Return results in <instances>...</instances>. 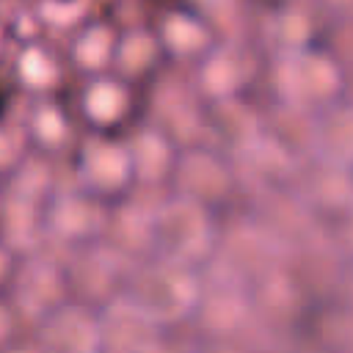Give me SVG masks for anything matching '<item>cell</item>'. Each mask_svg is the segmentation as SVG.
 <instances>
[{
    "label": "cell",
    "instance_id": "33",
    "mask_svg": "<svg viewBox=\"0 0 353 353\" xmlns=\"http://www.w3.org/2000/svg\"><path fill=\"white\" fill-rule=\"evenodd\" d=\"M19 77L30 85V88H47L58 80V66L52 63V58L41 50V47H28L19 55Z\"/></svg>",
    "mask_w": 353,
    "mask_h": 353
},
{
    "label": "cell",
    "instance_id": "4",
    "mask_svg": "<svg viewBox=\"0 0 353 353\" xmlns=\"http://www.w3.org/2000/svg\"><path fill=\"white\" fill-rule=\"evenodd\" d=\"M138 259H130L108 240L74 245L63 262V279L72 301L102 309L121 295L124 281Z\"/></svg>",
    "mask_w": 353,
    "mask_h": 353
},
{
    "label": "cell",
    "instance_id": "12",
    "mask_svg": "<svg viewBox=\"0 0 353 353\" xmlns=\"http://www.w3.org/2000/svg\"><path fill=\"white\" fill-rule=\"evenodd\" d=\"M165 325L149 317L124 295L99 309V350L110 353H149L165 347Z\"/></svg>",
    "mask_w": 353,
    "mask_h": 353
},
{
    "label": "cell",
    "instance_id": "9",
    "mask_svg": "<svg viewBox=\"0 0 353 353\" xmlns=\"http://www.w3.org/2000/svg\"><path fill=\"white\" fill-rule=\"evenodd\" d=\"M248 306L268 334H290L303 323L312 303L281 265L248 284Z\"/></svg>",
    "mask_w": 353,
    "mask_h": 353
},
{
    "label": "cell",
    "instance_id": "1",
    "mask_svg": "<svg viewBox=\"0 0 353 353\" xmlns=\"http://www.w3.org/2000/svg\"><path fill=\"white\" fill-rule=\"evenodd\" d=\"M199 292H201L199 270L163 256H154L146 262L138 259L121 290L127 301H132L160 325H174L190 317L196 309Z\"/></svg>",
    "mask_w": 353,
    "mask_h": 353
},
{
    "label": "cell",
    "instance_id": "3",
    "mask_svg": "<svg viewBox=\"0 0 353 353\" xmlns=\"http://www.w3.org/2000/svg\"><path fill=\"white\" fill-rule=\"evenodd\" d=\"M270 83L276 99L298 102L312 110H323L325 105L342 99L345 91V69L328 50H284L276 55L270 66Z\"/></svg>",
    "mask_w": 353,
    "mask_h": 353
},
{
    "label": "cell",
    "instance_id": "28",
    "mask_svg": "<svg viewBox=\"0 0 353 353\" xmlns=\"http://www.w3.org/2000/svg\"><path fill=\"white\" fill-rule=\"evenodd\" d=\"M312 331H314V347L325 350H353V303H320L314 317H312Z\"/></svg>",
    "mask_w": 353,
    "mask_h": 353
},
{
    "label": "cell",
    "instance_id": "8",
    "mask_svg": "<svg viewBox=\"0 0 353 353\" xmlns=\"http://www.w3.org/2000/svg\"><path fill=\"white\" fill-rule=\"evenodd\" d=\"M251 218L284 248V254L320 234V221L314 210L301 199L292 185L256 193Z\"/></svg>",
    "mask_w": 353,
    "mask_h": 353
},
{
    "label": "cell",
    "instance_id": "25",
    "mask_svg": "<svg viewBox=\"0 0 353 353\" xmlns=\"http://www.w3.org/2000/svg\"><path fill=\"white\" fill-rule=\"evenodd\" d=\"M80 105H83V113L85 119L99 127V130H108V127H116L127 110H130V91L121 80H113V77H99V80H91L80 97Z\"/></svg>",
    "mask_w": 353,
    "mask_h": 353
},
{
    "label": "cell",
    "instance_id": "34",
    "mask_svg": "<svg viewBox=\"0 0 353 353\" xmlns=\"http://www.w3.org/2000/svg\"><path fill=\"white\" fill-rule=\"evenodd\" d=\"M193 8L215 33L232 30L237 19V0H193Z\"/></svg>",
    "mask_w": 353,
    "mask_h": 353
},
{
    "label": "cell",
    "instance_id": "24",
    "mask_svg": "<svg viewBox=\"0 0 353 353\" xmlns=\"http://www.w3.org/2000/svg\"><path fill=\"white\" fill-rule=\"evenodd\" d=\"M317 154L353 165V102L336 99L317 110Z\"/></svg>",
    "mask_w": 353,
    "mask_h": 353
},
{
    "label": "cell",
    "instance_id": "36",
    "mask_svg": "<svg viewBox=\"0 0 353 353\" xmlns=\"http://www.w3.org/2000/svg\"><path fill=\"white\" fill-rule=\"evenodd\" d=\"M11 273H14V251L6 243H0V290L8 287Z\"/></svg>",
    "mask_w": 353,
    "mask_h": 353
},
{
    "label": "cell",
    "instance_id": "35",
    "mask_svg": "<svg viewBox=\"0 0 353 353\" xmlns=\"http://www.w3.org/2000/svg\"><path fill=\"white\" fill-rule=\"evenodd\" d=\"M325 50L336 58V63H339L342 69H350V66H353V14L336 19Z\"/></svg>",
    "mask_w": 353,
    "mask_h": 353
},
{
    "label": "cell",
    "instance_id": "15",
    "mask_svg": "<svg viewBox=\"0 0 353 353\" xmlns=\"http://www.w3.org/2000/svg\"><path fill=\"white\" fill-rule=\"evenodd\" d=\"M39 347L58 353L99 350V309L80 301H63L36 323Z\"/></svg>",
    "mask_w": 353,
    "mask_h": 353
},
{
    "label": "cell",
    "instance_id": "21",
    "mask_svg": "<svg viewBox=\"0 0 353 353\" xmlns=\"http://www.w3.org/2000/svg\"><path fill=\"white\" fill-rule=\"evenodd\" d=\"M176 149L179 146L168 135H163L157 127L149 124V127L138 130L127 141L135 182L143 185V188H157V185L168 182L171 171H174V163H176V154H179Z\"/></svg>",
    "mask_w": 353,
    "mask_h": 353
},
{
    "label": "cell",
    "instance_id": "41",
    "mask_svg": "<svg viewBox=\"0 0 353 353\" xmlns=\"http://www.w3.org/2000/svg\"><path fill=\"white\" fill-rule=\"evenodd\" d=\"M350 171H353V165H350Z\"/></svg>",
    "mask_w": 353,
    "mask_h": 353
},
{
    "label": "cell",
    "instance_id": "23",
    "mask_svg": "<svg viewBox=\"0 0 353 353\" xmlns=\"http://www.w3.org/2000/svg\"><path fill=\"white\" fill-rule=\"evenodd\" d=\"M160 44L165 52L176 58H201L204 52L212 50V36L215 30L196 14L188 11H171L160 22Z\"/></svg>",
    "mask_w": 353,
    "mask_h": 353
},
{
    "label": "cell",
    "instance_id": "30",
    "mask_svg": "<svg viewBox=\"0 0 353 353\" xmlns=\"http://www.w3.org/2000/svg\"><path fill=\"white\" fill-rule=\"evenodd\" d=\"M8 193H17V196H22L28 201H36V204H47L50 196H52L50 168L41 160H25L8 182Z\"/></svg>",
    "mask_w": 353,
    "mask_h": 353
},
{
    "label": "cell",
    "instance_id": "19",
    "mask_svg": "<svg viewBox=\"0 0 353 353\" xmlns=\"http://www.w3.org/2000/svg\"><path fill=\"white\" fill-rule=\"evenodd\" d=\"M262 135L281 146L292 160L303 163L317 154V110L276 99V105L262 116Z\"/></svg>",
    "mask_w": 353,
    "mask_h": 353
},
{
    "label": "cell",
    "instance_id": "22",
    "mask_svg": "<svg viewBox=\"0 0 353 353\" xmlns=\"http://www.w3.org/2000/svg\"><path fill=\"white\" fill-rule=\"evenodd\" d=\"M44 237V204L6 193L0 199V243H6L14 254H30L41 245Z\"/></svg>",
    "mask_w": 353,
    "mask_h": 353
},
{
    "label": "cell",
    "instance_id": "16",
    "mask_svg": "<svg viewBox=\"0 0 353 353\" xmlns=\"http://www.w3.org/2000/svg\"><path fill=\"white\" fill-rule=\"evenodd\" d=\"M298 160H292L281 146H276L270 138L259 135L254 143H248L243 152L232 157L234 179L243 185L251 196L273 188H290L295 185Z\"/></svg>",
    "mask_w": 353,
    "mask_h": 353
},
{
    "label": "cell",
    "instance_id": "26",
    "mask_svg": "<svg viewBox=\"0 0 353 353\" xmlns=\"http://www.w3.org/2000/svg\"><path fill=\"white\" fill-rule=\"evenodd\" d=\"M196 83H199V94L207 102L221 99V97H232L237 91V85L243 83V63L229 47H215V50L201 55Z\"/></svg>",
    "mask_w": 353,
    "mask_h": 353
},
{
    "label": "cell",
    "instance_id": "5",
    "mask_svg": "<svg viewBox=\"0 0 353 353\" xmlns=\"http://www.w3.org/2000/svg\"><path fill=\"white\" fill-rule=\"evenodd\" d=\"M210 262L248 287L254 279L281 268L284 248L254 218H240L218 229V240Z\"/></svg>",
    "mask_w": 353,
    "mask_h": 353
},
{
    "label": "cell",
    "instance_id": "10",
    "mask_svg": "<svg viewBox=\"0 0 353 353\" xmlns=\"http://www.w3.org/2000/svg\"><path fill=\"white\" fill-rule=\"evenodd\" d=\"M6 290L11 295V309L33 323H39L55 306L69 301L63 265L47 256H33V259H25L22 265H14V273Z\"/></svg>",
    "mask_w": 353,
    "mask_h": 353
},
{
    "label": "cell",
    "instance_id": "27",
    "mask_svg": "<svg viewBox=\"0 0 353 353\" xmlns=\"http://www.w3.org/2000/svg\"><path fill=\"white\" fill-rule=\"evenodd\" d=\"M163 44L157 33L149 30H127L124 36H119L116 41V55H113V66L121 77L127 80H138L143 74H149L160 55H163Z\"/></svg>",
    "mask_w": 353,
    "mask_h": 353
},
{
    "label": "cell",
    "instance_id": "29",
    "mask_svg": "<svg viewBox=\"0 0 353 353\" xmlns=\"http://www.w3.org/2000/svg\"><path fill=\"white\" fill-rule=\"evenodd\" d=\"M116 41L119 36L108 28V25H91L85 28L72 47V58L80 69L97 72L105 66H113V55H116Z\"/></svg>",
    "mask_w": 353,
    "mask_h": 353
},
{
    "label": "cell",
    "instance_id": "39",
    "mask_svg": "<svg viewBox=\"0 0 353 353\" xmlns=\"http://www.w3.org/2000/svg\"><path fill=\"white\" fill-rule=\"evenodd\" d=\"M342 97L353 102V66L345 69V91H342Z\"/></svg>",
    "mask_w": 353,
    "mask_h": 353
},
{
    "label": "cell",
    "instance_id": "6",
    "mask_svg": "<svg viewBox=\"0 0 353 353\" xmlns=\"http://www.w3.org/2000/svg\"><path fill=\"white\" fill-rule=\"evenodd\" d=\"M284 270L301 287L309 303H328L336 301L342 290H347L350 268L347 254L331 243L323 232L284 254Z\"/></svg>",
    "mask_w": 353,
    "mask_h": 353
},
{
    "label": "cell",
    "instance_id": "18",
    "mask_svg": "<svg viewBox=\"0 0 353 353\" xmlns=\"http://www.w3.org/2000/svg\"><path fill=\"white\" fill-rule=\"evenodd\" d=\"M204 132L212 138V149L223 152L226 157H234L262 135V119L251 110V105L232 94L207 102Z\"/></svg>",
    "mask_w": 353,
    "mask_h": 353
},
{
    "label": "cell",
    "instance_id": "38",
    "mask_svg": "<svg viewBox=\"0 0 353 353\" xmlns=\"http://www.w3.org/2000/svg\"><path fill=\"white\" fill-rule=\"evenodd\" d=\"M325 8H331L334 14H339V17H347V14H353V0H320Z\"/></svg>",
    "mask_w": 353,
    "mask_h": 353
},
{
    "label": "cell",
    "instance_id": "14",
    "mask_svg": "<svg viewBox=\"0 0 353 353\" xmlns=\"http://www.w3.org/2000/svg\"><path fill=\"white\" fill-rule=\"evenodd\" d=\"M292 188L314 210L317 221L353 204V171H350V165L320 157V154H314L298 165Z\"/></svg>",
    "mask_w": 353,
    "mask_h": 353
},
{
    "label": "cell",
    "instance_id": "31",
    "mask_svg": "<svg viewBox=\"0 0 353 353\" xmlns=\"http://www.w3.org/2000/svg\"><path fill=\"white\" fill-rule=\"evenodd\" d=\"M312 19L306 11L301 8H287L281 11L273 25H270V33H273V47H279V52L284 50H301V47H309L312 41Z\"/></svg>",
    "mask_w": 353,
    "mask_h": 353
},
{
    "label": "cell",
    "instance_id": "17",
    "mask_svg": "<svg viewBox=\"0 0 353 353\" xmlns=\"http://www.w3.org/2000/svg\"><path fill=\"white\" fill-rule=\"evenodd\" d=\"M80 171H83L88 190L102 199L121 196L135 182L127 143H119L113 138L85 141V146L80 152Z\"/></svg>",
    "mask_w": 353,
    "mask_h": 353
},
{
    "label": "cell",
    "instance_id": "2",
    "mask_svg": "<svg viewBox=\"0 0 353 353\" xmlns=\"http://www.w3.org/2000/svg\"><path fill=\"white\" fill-rule=\"evenodd\" d=\"M154 229V251L152 256H163L193 270L204 268L212 259L218 226L210 218V207L182 193L160 201L152 218Z\"/></svg>",
    "mask_w": 353,
    "mask_h": 353
},
{
    "label": "cell",
    "instance_id": "20",
    "mask_svg": "<svg viewBox=\"0 0 353 353\" xmlns=\"http://www.w3.org/2000/svg\"><path fill=\"white\" fill-rule=\"evenodd\" d=\"M152 218H154V207H143L132 199L121 201L119 207H110L102 240H108L113 248H119L130 259L149 256L154 251Z\"/></svg>",
    "mask_w": 353,
    "mask_h": 353
},
{
    "label": "cell",
    "instance_id": "7",
    "mask_svg": "<svg viewBox=\"0 0 353 353\" xmlns=\"http://www.w3.org/2000/svg\"><path fill=\"white\" fill-rule=\"evenodd\" d=\"M171 185L176 193L201 201L204 207H218L229 201V196L237 188L232 157H226L218 149H204L199 143L185 146L176 154Z\"/></svg>",
    "mask_w": 353,
    "mask_h": 353
},
{
    "label": "cell",
    "instance_id": "37",
    "mask_svg": "<svg viewBox=\"0 0 353 353\" xmlns=\"http://www.w3.org/2000/svg\"><path fill=\"white\" fill-rule=\"evenodd\" d=\"M14 317L17 312L0 301V345H6V339L14 334Z\"/></svg>",
    "mask_w": 353,
    "mask_h": 353
},
{
    "label": "cell",
    "instance_id": "11",
    "mask_svg": "<svg viewBox=\"0 0 353 353\" xmlns=\"http://www.w3.org/2000/svg\"><path fill=\"white\" fill-rule=\"evenodd\" d=\"M110 207L97 193H52L44 204L47 237L61 245H83L102 240Z\"/></svg>",
    "mask_w": 353,
    "mask_h": 353
},
{
    "label": "cell",
    "instance_id": "13",
    "mask_svg": "<svg viewBox=\"0 0 353 353\" xmlns=\"http://www.w3.org/2000/svg\"><path fill=\"white\" fill-rule=\"evenodd\" d=\"M152 127H157L163 135H168L179 149L199 143L204 132V102L199 88L179 80H163L152 91Z\"/></svg>",
    "mask_w": 353,
    "mask_h": 353
},
{
    "label": "cell",
    "instance_id": "40",
    "mask_svg": "<svg viewBox=\"0 0 353 353\" xmlns=\"http://www.w3.org/2000/svg\"><path fill=\"white\" fill-rule=\"evenodd\" d=\"M347 298L353 303V268H350V279H347Z\"/></svg>",
    "mask_w": 353,
    "mask_h": 353
},
{
    "label": "cell",
    "instance_id": "32",
    "mask_svg": "<svg viewBox=\"0 0 353 353\" xmlns=\"http://www.w3.org/2000/svg\"><path fill=\"white\" fill-rule=\"evenodd\" d=\"M30 135H33L36 143L44 146V149L61 146V143L66 141V135H69L63 110H61L58 105H50V102L39 105V108L33 110V116H30Z\"/></svg>",
    "mask_w": 353,
    "mask_h": 353
}]
</instances>
